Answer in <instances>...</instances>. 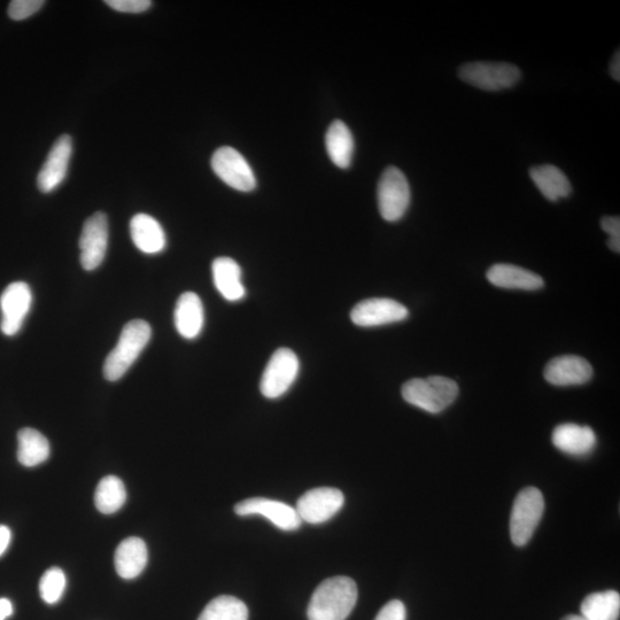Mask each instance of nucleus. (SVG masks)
I'll use <instances>...</instances> for the list:
<instances>
[{"label": "nucleus", "instance_id": "obj_4", "mask_svg": "<svg viewBox=\"0 0 620 620\" xmlns=\"http://www.w3.org/2000/svg\"><path fill=\"white\" fill-rule=\"evenodd\" d=\"M545 511L544 495L536 487H526L517 495L510 517V537L523 547L531 540Z\"/></svg>", "mask_w": 620, "mask_h": 620}, {"label": "nucleus", "instance_id": "obj_6", "mask_svg": "<svg viewBox=\"0 0 620 620\" xmlns=\"http://www.w3.org/2000/svg\"><path fill=\"white\" fill-rule=\"evenodd\" d=\"M462 81L485 91H501L513 88L522 74L519 68L503 62H470L460 68Z\"/></svg>", "mask_w": 620, "mask_h": 620}, {"label": "nucleus", "instance_id": "obj_23", "mask_svg": "<svg viewBox=\"0 0 620 620\" xmlns=\"http://www.w3.org/2000/svg\"><path fill=\"white\" fill-rule=\"evenodd\" d=\"M530 176L539 191L550 201H557L570 196L572 186L567 175L552 165L534 167Z\"/></svg>", "mask_w": 620, "mask_h": 620}, {"label": "nucleus", "instance_id": "obj_25", "mask_svg": "<svg viewBox=\"0 0 620 620\" xmlns=\"http://www.w3.org/2000/svg\"><path fill=\"white\" fill-rule=\"evenodd\" d=\"M580 611L586 620H618L620 595L616 591L593 593L586 596Z\"/></svg>", "mask_w": 620, "mask_h": 620}, {"label": "nucleus", "instance_id": "obj_33", "mask_svg": "<svg viewBox=\"0 0 620 620\" xmlns=\"http://www.w3.org/2000/svg\"><path fill=\"white\" fill-rule=\"evenodd\" d=\"M12 539V533L9 527L0 525V556L9 548Z\"/></svg>", "mask_w": 620, "mask_h": 620}, {"label": "nucleus", "instance_id": "obj_28", "mask_svg": "<svg viewBox=\"0 0 620 620\" xmlns=\"http://www.w3.org/2000/svg\"><path fill=\"white\" fill-rule=\"evenodd\" d=\"M66 576L59 568H51L46 571L40 581L41 598L45 603L56 604L66 589Z\"/></svg>", "mask_w": 620, "mask_h": 620}, {"label": "nucleus", "instance_id": "obj_30", "mask_svg": "<svg viewBox=\"0 0 620 620\" xmlns=\"http://www.w3.org/2000/svg\"><path fill=\"white\" fill-rule=\"evenodd\" d=\"M106 5L121 13H143L151 9L150 0H106Z\"/></svg>", "mask_w": 620, "mask_h": 620}, {"label": "nucleus", "instance_id": "obj_19", "mask_svg": "<svg viewBox=\"0 0 620 620\" xmlns=\"http://www.w3.org/2000/svg\"><path fill=\"white\" fill-rule=\"evenodd\" d=\"M487 279L501 289L536 291L544 288V279L521 267L498 263L487 271Z\"/></svg>", "mask_w": 620, "mask_h": 620}, {"label": "nucleus", "instance_id": "obj_26", "mask_svg": "<svg viewBox=\"0 0 620 620\" xmlns=\"http://www.w3.org/2000/svg\"><path fill=\"white\" fill-rule=\"evenodd\" d=\"M126 501V486L119 477L107 476L100 480L95 493V505L100 513L115 514Z\"/></svg>", "mask_w": 620, "mask_h": 620}, {"label": "nucleus", "instance_id": "obj_32", "mask_svg": "<svg viewBox=\"0 0 620 620\" xmlns=\"http://www.w3.org/2000/svg\"><path fill=\"white\" fill-rule=\"evenodd\" d=\"M407 610L405 604L399 600H393L378 612L375 620H406Z\"/></svg>", "mask_w": 620, "mask_h": 620}, {"label": "nucleus", "instance_id": "obj_34", "mask_svg": "<svg viewBox=\"0 0 620 620\" xmlns=\"http://www.w3.org/2000/svg\"><path fill=\"white\" fill-rule=\"evenodd\" d=\"M13 611V604L9 599H0V620L10 618Z\"/></svg>", "mask_w": 620, "mask_h": 620}, {"label": "nucleus", "instance_id": "obj_1", "mask_svg": "<svg viewBox=\"0 0 620 620\" xmlns=\"http://www.w3.org/2000/svg\"><path fill=\"white\" fill-rule=\"evenodd\" d=\"M358 602V586L348 577L324 580L316 588L307 611L309 620H346Z\"/></svg>", "mask_w": 620, "mask_h": 620}, {"label": "nucleus", "instance_id": "obj_13", "mask_svg": "<svg viewBox=\"0 0 620 620\" xmlns=\"http://www.w3.org/2000/svg\"><path fill=\"white\" fill-rule=\"evenodd\" d=\"M235 513L238 516L259 515L273 523L279 530L296 531L302 524L296 508L286 503L265 498H253L237 503Z\"/></svg>", "mask_w": 620, "mask_h": 620}, {"label": "nucleus", "instance_id": "obj_10", "mask_svg": "<svg viewBox=\"0 0 620 620\" xmlns=\"http://www.w3.org/2000/svg\"><path fill=\"white\" fill-rule=\"evenodd\" d=\"M33 305V293L25 282H15L7 286L0 297L2 310V329L4 335H18Z\"/></svg>", "mask_w": 620, "mask_h": 620}, {"label": "nucleus", "instance_id": "obj_27", "mask_svg": "<svg viewBox=\"0 0 620 620\" xmlns=\"http://www.w3.org/2000/svg\"><path fill=\"white\" fill-rule=\"evenodd\" d=\"M198 620H248V609L234 596L222 595L207 604Z\"/></svg>", "mask_w": 620, "mask_h": 620}, {"label": "nucleus", "instance_id": "obj_3", "mask_svg": "<svg viewBox=\"0 0 620 620\" xmlns=\"http://www.w3.org/2000/svg\"><path fill=\"white\" fill-rule=\"evenodd\" d=\"M459 395V386L452 379L432 376L415 378L402 386V398L409 403L428 412L439 414L444 412Z\"/></svg>", "mask_w": 620, "mask_h": 620}, {"label": "nucleus", "instance_id": "obj_29", "mask_svg": "<svg viewBox=\"0 0 620 620\" xmlns=\"http://www.w3.org/2000/svg\"><path fill=\"white\" fill-rule=\"evenodd\" d=\"M44 4V0H13L9 6V17L14 21L26 20L40 11Z\"/></svg>", "mask_w": 620, "mask_h": 620}, {"label": "nucleus", "instance_id": "obj_7", "mask_svg": "<svg viewBox=\"0 0 620 620\" xmlns=\"http://www.w3.org/2000/svg\"><path fill=\"white\" fill-rule=\"evenodd\" d=\"M300 361L290 348H279L271 356L260 383V391L267 399L281 398L296 382Z\"/></svg>", "mask_w": 620, "mask_h": 620}, {"label": "nucleus", "instance_id": "obj_11", "mask_svg": "<svg viewBox=\"0 0 620 620\" xmlns=\"http://www.w3.org/2000/svg\"><path fill=\"white\" fill-rule=\"evenodd\" d=\"M108 246L106 214L98 212L85 221L80 238L81 265L84 270H96L105 260Z\"/></svg>", "mask_w": 620, "mask_h": 620}, {"label": "nucleus", "instance_id": "obj_15", "mask_svg": "<svg viewBox=\"0 0 620 620\" xmlns=\"http://www.w3.org/2000/svg\"><path fill=\"white\" fill-rule=\"evenodd\" d=\"M592 377L591 364L577 355L558 356L545 368L546 381L555 386L583 385Z\"/></svg>", "mask_w": 620, "mask_h": 620}, {"label": "nucleus", "instance_id": "obj_21", "mask_svg": "<svg viewBox=\"0 0 620 620\" xmlns=\"http://www.w3.org/2000/svg\"><path fill=\"white\" fill-rule=\"evenodd\" d=\"M214 285L221 296L236 302L245 298L246 290L242 282V268L230 258H217L212 265Z\"/></svg>", "mask_w": 620, "mask_h": 620}, {"label": "nucleus", "instance_id": "obj_35", "mask_svg": "<svg viewBox=\"0 0 620 620\" xmlns=\"http://www.w3.org/2000/svg\"><path fill=\"white\" fill-rule=\"evenodd\" d=\"M610 73L612 77H614V80H616L617 82L620 81V53L619 52L615 54L614 59H612L611 61Z\"/></svg>", "mask_w": 620, "mask_h": 620}, {"label": "nucleus", "instance_id": "obj_22", "mask_svg": "<svg viewBox=\"0 0 620 620\" xmlns=\"http://www.w3.org/2000/svg\"><path fill=\"white\" fill-rule=\"evenodd\" d=\"M325 145L333 164L341 169L351 166L354 154V138L350 128L343 121L331 123L325 136Z\"/></svg>", "mask_w": 620, "mask_h": 620}, {"label": "nucleus", "instance_id": "obj_20", "mask_svg": "<svg viewBox=\"0 0 620 620\" xmlns=\"http://www.w3.org/2000/svg\"><path fill=\"white\" fill-rule=\"evenodd\" d=\"M149 553L144 540L131 537L123 540L116 549L114 564L116 572L123 579H135L144 571Z\"/></svg>", "mask_w": 620, "mask_h": 620}, {"label": "nucleus", "instance_id": "obj_9", "mask_svg": "<svg viewBox=\"0 0 620 620\" xmlns=\"http://www.w3.org/2000/svg\"><path fill=\"white\" fill-rule=\"evenodd\" d=\"M344 503L343 492L337 488L320 487L302 495L296 510L302 522L322 524L337 515Z\"/></svg>", "mask_w": 620, "mask_h": 620}, {"label": "nucleus", "instance_id": "obj_2", "mask_svg": "<svg viewBox=\"0 0 620 620\" xmlns=\"http://www.w3.org/2000/svg\"><path fill=\"white\" fill-rule=\"evenodd\" d=\"M152 329L143 320L129 322L123 328L118 344L108 354L104 364V376L107 381L118 382L143 353L150 343Z\"/></svg>", "mask_w": 620, "mask_h": 620}, {"label": "nucleus", "instance_id": "obj_36", "mask_svg": "<svg viewBox=\"0 0 620 620\" xmlns=\"http://www.w3.org/2000/svg\"><path fill=\"white\" fill-rule=\"evenodd\" d=\"M562 620H586V619L581 615H569L567 617H564Z\"/></svg>", "mask_w": 620, "mask_h": 620}, {"label": "nucleus", "instance_id": "obj_5", "mask_svg": "<svg viewBox=\"0 0 620 620\" xmlns=\"http://www.w3.org/2000/svg\"><path fill=\"white\" fill-rule=\"evenodd\" d=\"M377 198L379 213L385 221L397 222L405 216L412 200V192L407 177L400 169H385L378 183Z\"/></svg>", "mask_w": 620, "mask_h": 620}, {"label": "nucleus", "instance_id": "obj_31", "mask_svg": "<svg viewBox=\"0 0 620 620\" xmlns=\"http://www.w3.org/2000/svg\"><path fill=\"white\" fill-rule=\"evenodd\" d=\"M601 227L610 236L608 246L615 253L620 252V219L615 216L603 217Z\"/></svg>", "mask_w": 620, "mask_h": 620}, {"label": "nucleus", "instance_id": "obj_16", "mask_svg": "<svg viewBox=\"0 0 620 620\" xmlns=\"http://www.w3.org/2000/svg\"><path fill=\"white\" fill-rule=\"evenodd\" d=\"M175 327L185 339H196L204 329V306L198 294L185 292L177 300L174 313Z\"/></svg>", "mask_w": 620, "mask_h": 620}, {"label": "nucleus", "instance_id": "obj_17", "mask_svg": "<svg viewBox=\"0 0 620 620\" xmlns=\"http://www.w3.org/2000/svg\"><path fill=\"white\" fill-rule=\"evenodd\" d=\"M553 444L561 452L573 456H585L594 451L596 434L589 426L578 424L558 425L553 432Z\"/></svg>", "mask_w": 620, "mask_h": 620}, {"label": "nucleus", "instance_id": "obj_18", "mask_svg": "<svg viewBox=\"0 0 620 620\" xmlns=\"http://www.w3.org/2000/svg\"><path fill=\"white\" fill-rule=\"evenodd\" d=\"M130 235L138 250L145 254L161 253L167 245L164 228L147 214H137L131 219Z\"/></svg>", "mask_w": 620, "mask_h": 620}, {"label": "nucleus", "instance_id": "obj_12", "mask_svg": "<svg viewBox=\"0 0 620 620\" xmlns=\"http://www.w3.org/2000/svg\"><path fill=\"white\" fill-rule=\"evenodd\" d=\"M408 316L407 307L398 301L386 298L363 300L351 312L352 322L362 328L398 323L405 321Z\"/></svg>", "mask_w": 620, "mask_h": 620}, {"label": "nucleus", "instance_id": "obj_14", "mask_svg": "<svg viewBox=\"0 0 620 620\" xmlns=\"http://www.w3.org/2000/svg\"><path fill=\"white\" fill-rule=\"evenodd\" d=\"M72 153V137L69 135L60 136L53 144L48 158H46L41 172L37 176V185L41 192L50 193L65 181Z\"/></svg>", "mask_w": 620, "mask_h": 620}, {"label": "nucleus", "instance_id": "obj_24", "mask_svg": "<svg viewBox=\"0 0 620 620\" xmlns=\"http://www.w3.org/2000/svg\"><path fill=\"white\" fill-rule=\"evenodd\" d=\"M49 440L40 431L22 429L18 433V460L27 468H34L49 459Z\"/></svg>", "mask_w": 620, "mask_h": 620}, {"label": "nucleus", "instance_id": "obj_8", "mask_svg": "<svg viewBox=\"0 0 620 620\" xmlns=\"http://www.w3.org/2000/svg\"><path fill=\"white\" fill-rule=\"evenodd\" d=\"M214 173L232 189L251 192L257 188V178L247 160L237 150L223 146L212 157Z\"/></svg>", "mask_w": 620, "mask_h": 620}]
</instances>
